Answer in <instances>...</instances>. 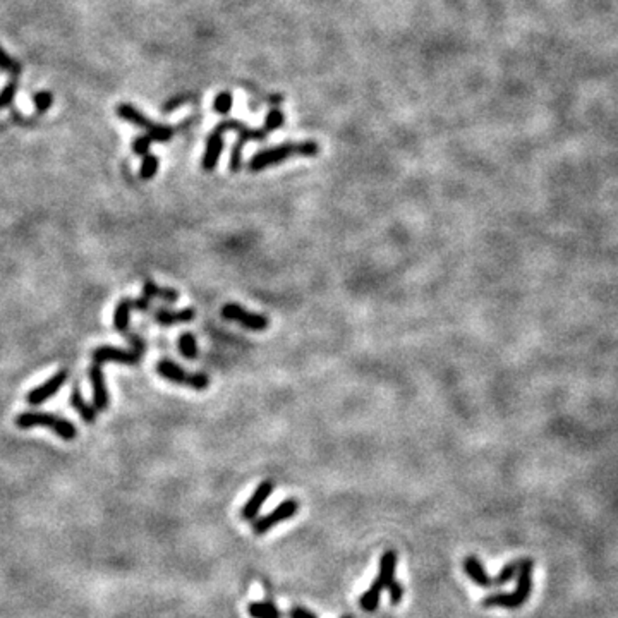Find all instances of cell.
<instances>
[{
  "label": "cell",
  "mask_w": 618,
  "mask_h": 618,
  "mask_svg": "<svg viewBox=\"0 0 618 618\" xmlns=\"http://www.w3.org/2000/svg\"><path fill=\"white\" fill-rule=\"evenodd\" d=\"M285 122V117L282 113L280 108L273 107L270 108L268 115H266L265 126L259 127V129H251L246 124L241 122V120H224V122L218 124L215 127V131L224 134L225 131H236L239 134V140L234 143L232 152H230V172H239L243 167V149L244 145L250 141H265L268 138L270 133H275L277 129H280Z\"/></svg>",
  "instance_id": "6da1fadb"
},
{
  "label": "cell",
  "mask_w": 618,
  "mask_h": 618,
  "mask_svg": "<svg viewBox=\"0 0 618 618\" xmlns=\"http://www.w3.org/2000/svg\"><path fill=\"white\" fill-rule=\"evenodd\" d=\"M318 153H320V145L316 141L284 143V145L254 153L253 158L247 163V170L261 172L268 169V167L279 165L284 160L292 158V156H316Z\"/></svg>",
  "instance_id": "7a4b0ae2"
},
{
  "label": "cell",
  "mask_w": 618,
  "mask_h": 618,
  "mask_svg": "<svg viewBox=\"0 0 618 618\" xmlns=\"http://www.w3.org/2000/svg\"><path fill=\"white\" fill-rule=\"evenodd\" d=\"M532 569L534 563L531 558H524V560H519V570H517V586L512 592H495V594L485 598L482 605L488 606V608H507V610H515L521 608L528 603L529 596L532 591Z\"/></svg>",
  "instance_id": "3957f363"
},
{
  "label": "cell",
  "mask_w": 618,
  "mask_h": 618,
  "mask_svg": "<svg viewBox=\"0 0 618 618\" xmlns=\"http://www.w3.org/2000/svg\"><path fill=\"white\" fill-rule=\"evenodd\" d=\"M16 426L19 430H31V428H49L50 431L60 437L62 440L71 441L74 440L78 430L71 421L64 418H58L56 414H49V412H21L16 418Z\"/></svg>",
  "instance_id": "277c9868"
},
{
  "label": "cell",
  "mask_w": 618,
  "mask_h": 618,
  "mask_svg": "<svg viewBox=\"0 0 618 618\" xmlns=\"http://www.w3.org/2000/svg\"><path fill=\"white\" fill-rule=\"evenodd\" d=\"M156 373L163 380H167V382L181 387H189V389L196 390V392H203V390H206L210 387V378L204 373H193V375H189L182 366L175 364L174 361L169 359H162L156 364Z\"/></svg>",
  "instance_id": "5b68a950"
},
{
  "label": "cell",
  "mask_w": 618,
  "mask_h": 618,
  "mask_svg": "<svg viewBox=\"0 0 618 618\" xmlns=\"http://www.w3.org/2000/svg\"><path fill=\"white\" fill-rule=\"evenodd\" d=\"M222 316L229 321H236L239 323L241 327L247 328L251 332H263L268 328L270 320L265 316V314H259V313H251V311H246L244 308H241L239 304L236 302H227L222 308Z\"/></svg>",
  "instance_id": "8992f818"
},
{
  "label": "cell",
  "mask_w": 618,
  "mask_h": 618,
  "mask_svg": "<svg viewBox=\"0 0 618 618\" xmlns=\"http://www.w3.org/2000/svg\"><path fill=\"white\" fill-rule=\"evenodd\" d=\"M298 510H299L298 500H294V498L285 500V502H282L280 505L275 508V510L270 512L268 515H265V517H261V519H254L253 532L258 534V536H261V534L268 532L270 529L275 528V526H279L280 522L288 521V519L294 517V515L298 514Z\"/></svg>",
  "instance_id": "52a82bcc"
},
{
  "label": "cell",
  "mask_w": 618,
  "mask_h": 618,
  "mask_svg": "<svg viewBox=\"0 0 618 618\" xmlns=\"http://www.w3.org/2000/svg\"><path fill=\"white\" fill-rule=\"evenodd\" d=\"M67 378H69L67 371H65V369H60V371H57L56 375L50 376L45 383H42V385H38L36 389H33L31 392L26 395V402L31 405H42L43 402L49 400L52 395H56L58 390L62 389V385L67 382Z\"/></svg>",
  "instance_id": "ba28073f"
},
{
  "label": "cell",
  "mask_w": 618,
  "mask_h": 618,
  "mask_svg": "<svg viewBox=\"0 0 618 618\" xmlns=\"http://www.w3.org/2000/svg\"><path fill=\"white\" fill-rule=\"evenodd\" d=\"M273 489H275V482H273L272 479H266V481L259 482L258 488H256L253 495H251V498L244 503L243 510H241V517L247 522L254 521V519L258 517L261 507L265 505L266 500H268L270 495L273 493Z\"/></svg>",
  "instance_id": "9c48e42d"
},
{
  "label": "cell",
  "mask_w": 618,
  "mask_h": 618,
  "mask_svg": "<svg viewBox=\"0 0 618 618\" xmlns=\"http://www.w3.org/2000/svg\"><path fill=\"white\" fill-rule=\"evenodd\" d=\"M140 359L141 356L138 352H134V350H122L111 345H101L93 350V363L97 364L117 363V364L133 366L140 363Z\"/></svg>",
  "instance_id": "30bf717a"
},
{
  "label": "cell",
  "mask_w": 618,
  "mask_h": 618,
  "mask_svg": "<svg viewBox=\"0 0 618 618\" xmlns=\"http://www.w3.org/2000/svg\"><path fill=\"white\" fill-rule=\"evenodd\" d=\"M91 392H93V407L97 411H105L108 407V390L105 385V376L101 371V364L93 363L90 368Z\"/></svg>",
  "instance_id": "8fae6325"
},
{
  "label": "cell",
  "mask_w": 618,
  "mask_h": 618,
  "mask_svg": "<svg viewBox=\"0 0 618 618\" xmlns=\"http://www.w3.org/2000/svg\"><path fill=\"white\" fill-rule=\"evenodd\" d=\"M222 149H224V134L213 129L211 131L210 136H208L206 149H204L203 162H201L203 170L213 172L215 169H217V163H218V160H220Z\"/></svg>",
  "instance_id": "7c38bea8"
},
{
  "label": "cell",
  "mask_w": 618,
  "mask_h": 618,
  "mask_svg": "<svg viewBox=\"0 0 618 618\" xmlns=\"http://www.w3.org/2000/svg\"><path fill=\"white\" fill-rule=\"evenodd\" d=\"M464 572L471 577L474 584L481 587H491L493 586V577H489L486 574L485 567L482 563L479 562V558L474 557V555H469V557L464 558Z\"/></svg>",
  "instance_id": "4fadbf2b"
},
{
  "label": "cell",
  "mask_w": 618,
  "mask_h": 618,
  "mask_svg": "<svg viewBox=\"0 0 618 618\" xmlns=\"http://www.w3.org/2000/svg\"><path fill=\"white\" fill-rule=\"evenodd\" d=\"M196 318V311L193 308H186L181 311H170V309H158L155 313V321L156 323L163 325V327H170L175 323H189Z\"/></svg>",
  "instance_id": "5bb4252c"
},
{
  "label": "cell",
  "mask_w": 618,
  "mask_h": 618,
  "mask_svg": "<svg viewBox=\"0 0 618 618\" xmlns=\"http://www.w3.org/2000/svg\"><path fill=\"white\" fill-rule=\"evenodd\" d=\"M397 553L393 550L385 551L380 558V570H378V577L376 579L383 584L385 587H389V584L395 580V570H397Z\"/></svg>",
  "instance_id": "9a60e30c"
},
{
  "label": "cell",
  "mask_w": 618,
  "mask_h": 618,
  "mask_svg": "<svg viewBox=\"0 0 618 618\" xmlns=\"http://www.w3.org/2000/svg\"><path fill=\"white\" fill-rule=\"evenodd\" d=\"M117 115H119L120 119L129 120V122H133L134 126L143 127V129H146L148 133H152V129L155 127V122H152L149 119H146V117L143 115V113L138 111L136 107H133V105H129V104L119 105V107H117Z\"/></svg>",
  "instance_id": "2e32d148"
},
{
  "label": "cell",
  "mask_w": 618,
  "mask_h": 618,
  "mask_svg": "<svg viewBox=\"0 0 618 618\" xmlns=\"http://www.w3.org/2000/svg\"><path fill=\"white\" fill-rule=\"evenodd\" d=\"M131 309H133V301L126 298L117 304L115 313H113V327L120 335H126L129 332Z\"/></svg>",
  "instance_id": "e0dca14e"
},
{
  "label": "cell",
  "mask_w": 618,
  "mask_h": 618,
  "mask_svg": "<svg viewBox=\"0 0 618 618\" xmlns=\"http://www.w3.org/2000/svg\"><path fill=\"white\" fill-rule=\"evenodd\" d=\"M383 591H385V586H383V584L376 579L375 583H373L371 586H369L368 589L361 594V598H359L361 608H363L364 612H375V610L378 608L380 598H382Z\"/></svg>",
  "instance_id": "ac0fdd59"
},
{
  "label": "cell",
  "mask_w": 618,
  "mask_h": 618,
  "mask_svg": "<svg viewBox=\"0 0 618 618\" xmlns=\"http://www.w3.org/2000/svg\"><path fill=\"white\" fill-rule=\"evenodd\" d=\"M71 405L76 409V411L79 412V416H81V418H83V421H86V423H90V424L97 421L98 411L95 407H91L90 404H88L85 398H83V395L79 393L78 389H76L74 392H72V395H71Z\"/></svg>",
  "instance_id": "d6986e66"
},
{
  "label": "cell",
  "mask_w": 618,
  "mask_h": 618,
  "mask_svg": "<svg viewBox=\"0 0 618 618\" xmlns=\"http://www.w3.org/2000/svg\"><path fill=\"white\" fill-rule=\"evenodd\" d=\"M247 615L251 618H280L282 613L273 603L254 601L247 606Z\"/></svg>",
  "instance_id": "ffe728a7"
},
{
  "label": "cell",
  "mask_w": 618,
  "mask_h": 618,
  "mask_svg": "<svg viewBox=\"0 0 618 618\" xmlns=\"http://www.w3.org/2000/svg\"><path fill=\"white\" fill-rule=\"evenodd\" d=\"M177 345H179V352H181V356L186 357V359L193 361L197 357V352H200V350H197L196 337L193 334H189V332H186V334H182L181 337H179Z\"/></svg>",
  "instance_id": "44dd1931"
},
{
  "label": "cell",
  "mask_w": 618,
  "mask_h": 618,
  "mask_svg": "<svg viewBox=\"0 0 618 618\" xmlns=\"http://www.w3.org/2000/svg\"><path fill=\"white\" fill-rule=\"evenodd\" d=\"M158 165H160L158 156L145 155L140 169V177L143 181H149V179H153L156 175V172H158Z\"/></svg>",
  "instance_id": "7402d4cb"
},
{
  "label": "cell",
  "mask_w": 618,
  "mask_h": 618,
  "mask_svg": "<svg viewBox=\"0 0 618 618\" xmlns=\"http://www.w3.org/2000/svg\"><path fill=\"white\" fill-rule=\"evenodd\" d=\"M517 570H519V562H510L500 570V574L496 577H493V586H503V584L510 583L517 577Z\"/></svg>",
  "instance_id": "603a6c76"
},
{
  "label": "cell",
  "mask_w": 618,
  "mask_h": 618,
  "mask_svg": "<svg viewBox=\"0 0 618 618\" xmlns=\"http://www.w3.org/2000/svg\"><path fill=\"white\" fill-rule=\"evenodd\" d=\"M232 104H234L232 93H229V91H222V93H218L217 98H215L213 111L225 115V113H229L230 108H232Z\"/></svg>",
  "instance_id": "cb8c5ba5"
},
{
  "label": "cell",
  "mask_w": 618,
  "mask_h": 618,
  "mask_svg": "<svg viewBox=\"0 0 618 618\" xmlns=\"http://www.w3.org/2000/svg\"><path fill=\"white\" fill-rule=\"evenodd\" d=\"M33 101H35V107L38 113H45L50 107H52L54 97L50 91H38V93H35V97H33Z\"/></svg>",
  "instance_id": "d4e9b609"
},
{
  "label": "cell",
  "mask_w": 618,
  "mask_h": 618,
  "mask_svg": "<svg viewBox=\"0 0 618 618\" xmlns=\"http://www.w3.org/2000/svg\"><path fill=\"white\" fill-rule=\"evenodd\" d=\"M0 69H2V71H7L13 76H17L21 72L19 62H16L14 58L7 56V52L2 49V47H0Z\"/></svg>",
  "instance_id": "484cf974"
},
{
  "label": "cell",
  "mask_w": 618,
  "mask_h": 618,
  "mask_svg": "<svg viewBox=\"0 0 618 618\" xmlns=\"http://www.w3.org/2000/svg\"><path fill=\"white\" fill-rule=\"evenodd\" d=\"M148 136L152 138L153 141L167 143L172 140V136H174V129L169 126H158V124H155V127L152 129V133H148Z\"/></svg>",
  "instance_id": "4316f807"
},
{
  "label": "cell",
  "mask_w": 618,
  "mask_h": 618,
  "mask_svg": "<svg viewBox=\"0 0 618 618\" xmlns=\"http://www.w3.org/2000/svg\"><path fill=\"white\" fill-rule=\"evenodd\" d=\"M16 91H17L16 81H10L9 85L0 91V108L9 107V105L13 104L14 97H16Z\"/></svg>",
  "instance_id": "83f0119b"
},
{
  "label": "cell",
  "mask_w": 618,
  "mask_h": 618,
  "mask_svg": "<svg viewBox=\"0 0 618 618\" xmlns=\"http://www.w3.org/2000/svg\"><path fill=\"white\" fill-rule=\"evenodd\" d=\"M152 143H153V140L148 136V134H145V136H138L136 140H134V143H133L134 155H138V156L148 155L149 146H152Z\"/></svg>",
  "instance_id": "f1b7e54d"
},
{
  "label": "cell",
  "mask_w": 618,
  "mask_h": 618,
  "mask_svg": "<svg viewBox=\"0 0 618 618\" xmlns=\"http://www.w3.org/2000/svg\"><path fill=\"white\" fill-rule=\"evenodd\" d=\"M387 589L390 592V599H392L393 605H398L402 601V598H404V587H402V584L398 580H392Z\"/></svg>",
  "instance_id": "f546056e"
},
{
  "label": "cell",
  "mask_w": 618,
  "mask_h": 618,
  "mask_svg": "<svg viewBox=\"0 0 618 618\" xmlns=\"http://www.w3.org/2000/svg\"><path fill=\"white\" fill-rule=\"evenodd\" d=\"M158 295H160V287H158V285H156L155 282H152V280H146L145 287H143V298H146V299H149V301H152V299L158 298Z\"/></svg>",
  "instance_id": "4dcf8cb0"
},
{
  "label": "cell",
  "mask_w": 618,
  "mask_h": 618,
  "mask_svg": "<svg viewBox=\"0 0 618 618\" xmlns=\"http://www.w3.org/2000/svg\"><path fill=\"white\" fill-rule=\"evenodd\" d=\"M288 617L291 618H318L313 612L302 608V606H292L291 612H288Z\"/></svg>",
  "instance_id": "1f68e13d"
},
{
  "label": "cell",
  "mask_w": 618,
  "mask_h": 618,
  "mask_svg": "<svg viewBox=\"0 0 618 618\" xmlns=\"http://www.w3.org/2000/svg\"><path fill=\"white\" fill-rule=\"evenodd\" d=\"M158 298L165 299L167 302H174V301H177V299H179V292L175 291V288H170V287H160V295H158Z\"/></svg>",
  "instance_id": "d6a6232c"
},
{
  "label": "cell",
  "mask_w": 618,
  "mask_h": 618,
  "mask_svg": "<svg viewBox=\"0 0 618 618\" xmlns=\"http://www.w3.org/2000/svg\"><path fill=\"white\" fill-rule=\"evenodd\" d=\"M191 100V97H175L174 100H170L169 104L165 105V107H163V112H172V111H175V108L177 107H181V105H184L186 101H189Z\"/></svg>",
  "instance_id": "836d02e7"
},
{
  "label": "cell",
  "mask_w": 618,
  "mask_h": 618,
  "mask_svg": "<svg viewBox=\"0 0 618 618\" xmlns=\"http://www.w3.org/2000/svg\"><path fill=\"white\" fill-rule=\"evenodd\" d=\"M149 304H152V301L146 298H141V299H136V301H133V308H136L138 311H146L149 308Z\"/></svg>",
  "instance_id": "e575fe53"
},
{
  "label": "cell",
  "mask_w": 618,
  "mask_h": 618,
  "mask_svg": "<svg viewBox=\"0 0 618 618\" xmlns=\"http://www.w3.org/2000/svg\"><path fill=\"white\" fill-rule=\"evenodd\" d=\"M342 618H352V617H342Z\"/></svg>",
  "instance_id": "d590c367"
}]
</instances>
